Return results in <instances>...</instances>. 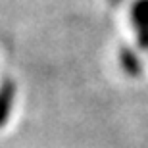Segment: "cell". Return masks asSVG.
I'll return each instance as SVG.
<instances>
[{
    "mask_svg": "<svg viewBox=\"0 0 148 148\" xmlns=\"http://www.w3.org/2000/svg\"><path fill=\"white\" fill-rule=\"evenodd\" d=\"M12 102H14V85L6 81L0 85V127L6 123L8 115H10Z\"/></svg>",
    "mask_w": 148,
    "mask_h": 148,
    "instance_id": "1",
    "label": "cell"
}]
</instances>
